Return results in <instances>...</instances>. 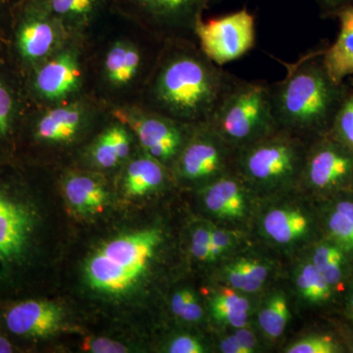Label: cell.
Here are the masks:
<instances>
[{
	"label": "cell",
	"instance_id": "7402d4cb",
	"mask_svg": "<svg viewBox=\"0 0 353 353\" xmlns=\"http://www.w3.org/2000/svg\"><path fill=\"white\" fill-rule=\"evenodd\" d=\"M263 227L272 240L285 245L307 233L308 220L296 209H275L265 216Z\"/></svg>",
	"mask_w": 353,
	"mask_h": 353
},
{
	"label": "cell",
	"instance_id": "8d00e7d4",
	"mask_svg": "<svg viewBox=\"0 0 353 353\" xmlns=\"http://www.w3.org/2000/svg\"><path fill=\"white\" fill-rule=\"evenodd\" d=\"M202 317V308L197 301L196 297L190 290L188 292L185 307L183 309L181 318L188 322L199 321Z\"/></svg>",
	"mask_w": 353,
	"mask_h": 353
},
{
	"label": "cell",
	"instance_id": "cb8c5ba5",
	"mask_svg": "<svg viewBox=\"0 0 353 353\" xmlns=\"http://www.w3.org/2000/svg\"><path fill=\"white\" fill-rule=\"evenodd\" d=\"M268 271L264 265L252 259H241L229 266L227 278L234 289L245 292L259 290L266 281Z\"/></svg>",
	"mask_w": 353,
	"mask_h": 353
},
{
	"label": "cell",
	"instance_id": "ba28073f",
	"mask_svg": "<svg viewBox=\"0 0 353 353\" xmlns=\"http://www.w3.org/2000/svg\"><path fill=\"white\" fill-rule=\"evenodd\" d=\"M117 114L121 120L134 129L146 153L162 164L178 157L185 143L187 128L196 126L180 122L152 109L134 110V112L123 111Z\"/></svg>",
	"mask_w": 353,
	"mask_h": 353
},
{
	"label": "cell",
	"instance_id": "d590c367",
	"mask_svg": "<svg viewBox=\"0 0 353 353\" xmlns=\"http://www.w3.org/2000/svg\"><path fill=\"white\" fill-rule=\"evenodd\" d=\"M12 110V99L6 87L0 83V134H4L8 129Z\"/></svg>",
	"mask_w": 353,
	"mask_h": 353
},
{
	"label": "cell",
	"instance_id": "83f0119b",
	"mask_svg": "<svg viewBox=\"0 0 353 353\" xmlns=\"http://www.w3.org/2000/svg\"><path fill=\"white\" fill-rule=\"evenodd\" d=\"M339 347L334 339L330 336H316L304 339L290 345L289 353H334Z\"/></svg>",
	"mask_w": 353,
	"mask_h": 353
},
{
	"label": "cell",
	"instance_id": "7bdbcfd3",
	"mask_svg": "<svg viewBox=\"0 0 353 353\" xmlns=\"http://www.w3.org/2000/svg\"><path fill=\"white\" fill-rule=\"evenodd\" d=\"M188 292L189 290H182L180 292H176L172 299V311L174 314L181 317L182 315L183 309L185 307V299H187Z\"/></svg>",
	"mask_w": 353,
	"mask_h": 353
},
{
	"label": "cell",
	"instance_id": "836d02e7",
	"mask_svg": "<svg viewBox=\"0 0 353 353\" xmlns=\"http://www.w3.org/2000/svg\"><path fill=\"white\" fill-rule=\"evenodd\" d=\"M168 352L171 353H202L204 347L196 339L181 336L171 341Z\"/></svg>",
	"mask_w": 353,
	"mask_h": 353
},
{
	"label": "cell",
	"instance_id": "5b68a950",
	"mask_svg": "<svg viewBox=\"0 0 353 353\" xmlns=\"http://www.w3.org/2000/svg\"><path fill=\"white\" fill-rule=\"evenodd\" d=\"M238 153L241 173L263 185H277L292 180L303 169L305 159L301 139L280 130Z\"/></svg>",
	"mask_w": 353,
	"mask_h": 353
},
{
	"label": "cell",
	"instance_id": "ac0fdd59",
	"mask_svg": "<svg viewBox=\"0 0 353 353\" xmlns=\"http://www.w3.org/2000/svg\"><path fill=\"white\" fill-rule=\"evenodd\" d=\"M64 192L71 208L81 214L101 213L108 199L104 185L88 175L69 176L65 182Z\"/></svg>",
	"mask_w": 353,
	"mask_h": 353
},
{
	"label": "cell",
	"instance_id": "ab89813d",
	"mask_svg": "<svg viewBox=\"0 0 353 353\" xmlns=\"http://www.w3.org/2000/svg\"><path fill=\"white\" fill-rule=\"evenodd\" d=\"M192 245L211 248L210 227H199L194 230L192 236ZM211 252V250H210Z\"/></svg>",
	"mask_w": 353,
	"mask_h": 353
},
{
	"label": "cell",
	"instance_id": "f546056e",
	"mask_svg": "<svg viewBox=\"0 0 353 353\" xmlns=\"http://www.w3.org/2000/svg\"><path fill=\"white\" fill-rule=\"evenodd\" d=\"M211 308L232 309L248 312L250 303L245 296H240L234 290L224 289L213 297L211 301Z\"/></svg>",
	"mask_w": 353,
	"mask_h": 353
},
{
	"label": "cell",
	"instance_id": "74e56055",
	"mask_svg": "<svg viewBox=\"0 0 353 353\" xmlns=\"http://www.w3.org/2000/svg\"><path fill=\"white\" fill-rule=\"evenodd\" d=\"M343 257H341V259L330 262L328 265H326L324 268L320 270L326 280L328 281L331 287H334V285H338L341 282V276H343Z\"/></svg>",
	"mask_w": 353,
	"mask_h": 353
},
{
	"label": "cell",
	"instance_id": "9a60e30c",
	"mask_svg": "<svg viewBox=\"0 0 353 353\" xmlns=\"http://www.w3.org/2000/svg\"><path fill=\"white\" fill-rule=\"evenodd\" d=\"M340 20V32L336 41L324 50L323 63L330 78L341 83L353 76V6L336 15Z\"/></svg>",
	"mask_w": 353,
	"mask_h": 353
},
{
	"label": "cell",
	"instance_id": "5bb4252c",
	"mask_svg": "<svg viewBox=\"0 0 353 353\" xmlns=\"http://www.w3.org/2000/svg\"><path fill=\"white\" fill-rule=\"evenodd\" d=\"M81 69L74 51L65 50L46 62L36 77L39 94L51 101L64 99L79 90Z\"/></svg>",
	"mask_w": 353,
	"mask_h": 353
},
{
	"label": "cell",
	"instance_id": "7a4b0ae2",
	"mask_svg": "<svg viewBox=\"0 0 353 353\" xmlns=\"http://www.w3.org/2000/svg\"><path fill=\"white\" fill-rule=\"evenodd\" d=\"M324 50L309 51L294 63L282 62L287 74L270 83L272 109L278 130L301 139L319 134L333 125L334 116L347 95L341 83L330 78Z\"/></svg>",
	"mask_w": 353,
	"mask_h": 353
},
{
	"label": "cell",
	"instance_id": "f35d334b",
	"mask_svg": "<svg viewBox=\"0 0 353 353\" xmlns=\"http://www.w3.org/2000/svg\"><path fill=\"white\" fill-rule=\"evenodd\" d=\"M325 15L336 16L341 11L353 6V0H316Z\"/></svg>",
	"mask_w": 353,
	"mask_h": 353
},
{
	"label": "cell",
	"instance_id": "6da1fadb",
	"mask_svg": "<svg viewBox=\"0 0 353 353\" xmlns=\"http://www.w3.org/2000/svg\"><path fill=\"white\" fill-rule=\"evenodd\" d=\"M159 57L152 110L185 124L208 123L236 76L213 63L192 39H167Z\"/></svg>",
	"mask_w": 353,
	"mask_h": 353
},
{
	"label": "cell",
	"instance_id": "2e32d148",
	"mask_svg": "<svg viewBox=\"0 0 353 353\" xmlns=\"http://www.w3.org/2000/svg\"><path fill=\"white\" fill-rule=\"evenodd\" d=\"M245 199V192L240 180L230 174L213 180L204 192L206 208L217 217L224 219L243 217Z\"/></svg>",
	"mask_w": 353,
	"mask_h": 353
},
{
	"label": "cell",
	"instance_id": "484cf974",
	"mask_svg": "<svg viewBox=\"0 0 353 353\" xmlns=\"http://www.w3.org/2000/svg\"><path fill=\"white\" fill-rule=\"evenodd\" d=\"M296 284L304 299L311 303H322L331 296V285L313 263L303 267L297 275Z\"/></svg>",
	"mask_w": 353,
	"mask_h": 353
},
{
	"label": "cell",
	"instance_id": "9c48e42d",
	"mask_svg": "<svg viewBox=\"0 0 353 353\" xmlns=\"http://www.w3.org/2000/svg\"><path fill=\"white\" fill-rule=\"evenodd\" d=\"M192 139L178 155V172L188 181H203L225 175L231 146L208 123L196 125Z\"/></svg>",
	"mask_w": 353,
	"mask_h": 353
},
{
	"label": "cell",
	"instance_id": "8fae6325",
	"mask_svg": "<svg viewBox=\"0 0 353 353\" xmlns=\"http://www.w3.org/2000/svg\"><path fill=\"white\" fill-rule=\"evenodd\" d=\"M31 8L21 26L18 46L23 57L38 61L54 50L61 24L48 12L41 0H34Z\"/></svg>",
	"mask_w": 353,
	"mask_h": 353
},
{
	"label": "cell",
	"instance_id": "ffe728a7",
	"mask_svg": "<svg viewBox=\"0 0 353 353\" xmlns=\"http://www.w3.org/2000/svg\"><path fill=\"white\" fill-rule=\"evenodd\" d=\"M141 51L128 41H117L106 54L104 69L108 81L116 85H124L138 76L141 70Z\"/></svg>",
	"mask_w": 353,
	"mask_h": 353
},
{
	"label": "cell",
	"instance_id": "3957f363",
	"mask_svg": "<svg viewBox=\"0 0 353 353\" xmlns=\"http://www.w3.org/2000/svg\"><path fill=\"white\" fill-rule=\"evenodd\" d=\"M208 124L228 145L239 150L277 131L270 83L236 77Z\"/></svg>",
	"mask_w": 353,
	"mask_h": 353
},
{
	"label": "cell",
	"instance_id": "4dcf8cb0",
	"mask_svg": "<svg viewBox=\"0 0 353 353\" xmlns=\"http://www.w3.org/2000/svg\"><path fill=\"white\" fill-rule=\"evenodd\" d=\"M83 350L94 353H124L127 347L119 341L106 338H92L85 341Z\"/></svg>",
	"mask_w": 353,
	"mask_h": 353
},
{
	"label": "cell",
	"instance_id": "1f68e13d",
	"mask_svg": "<svg viewBox=\"0 0 353 353\" xmlns=\"http://www.w3.org/2000/svg\"><path fill=\"white\" fill-rule=\"evenodd\" d=\"M212 314L218 322L229 325L234 328H243L248 321V312L246 311L231 310V309H211Z\"/></svg>",
	"mask_w": 353,
	"mask_h": 353
},
{
	"label": "cell",
	"instance_id": "52a82bcc",
	"mask_svg": "<svg viewBox=\"0 0 353 353\" xmlns=\"http://www.w3.org/2000/svg\"><path fill=\"white\" fill-rule=\"evenodd\" d=\"M194 37L204 55L222 67L254 48V16L245 7L214 19L202 18L197 22Z\"/></svg>",
	"mask_w": 353,
	"mask_h": 353
},
{
	"label": "cell",
	"instance_id": "8992f818",
	"mask_svg": "<svg viewBox=\"0 0 353 353\" xmlns=\"http://www.w3.org/2000/svg\"><path fill=\"white\" fill-rule=\"evenodd\" d=\"M220 0H113L116 8L145 26L163 41L196 39L194 29L204 11Z\"/></svg>",
	"mask_w": 353,
	"mask_h": 353
},
{
	"label": "cell",
	"instance_id": "60d3db41",
	"mask_svg": "<svg viewBox=\"0 0 353 353\" xmlns=\"http://www.w3.org/2000/svg\"><path fill=\"white\" fill-rule=\"evenodd\" d=\"M221 352L224 353H250L241 345L236 336H230L221 341Z\"/></svg>",
	"mask_w": 353,
	"mask_h": 353
},
{
	"label": "cell",
	"instance_id": "7c38bea8",
	"mask_svg": "<svg viewBox=\"0 0 353 353\" xmlns=\"http://www.w3.org/2000/svg\"><path fill=\"white\" fill-rule=\"evenodd\" d=\"M32 226L29 210L0 194V270L22 255Z\"/></svg>",
	"mask_w": 353,
	"mask_h": 353
},
{
	"label": "cell",
	"instance_id": "30bf717a",
	"mask_svg": "<svg viewBox=\"0 0 353 353\" xmlns=\"http://www.w3.org/2000/svg\"><path fill=\"white\" fill-rule=\"evenodd\" d=\"M321 141L304 159L303 170L312 187L330 189L347 181L352 174L353 157L345 145Z\"/></svg>",
	"mask_w": 353,
	"mask_h": 353
},
{
	"label": "cell",
	"instance_id": "d6a6232c",
	"mask_svg": "<svg viewBox=\"0 0 353 353\" xmlns=\"http://www.w3.org/2000/svg\"><path fill=\"white\" fill-rule=\"evenodd\" d=\"M211 232V257L217 259L223 252H226L233 245L234 238L230 232L210 227Z\"/></svg>",
	"mask_w": 353,
	"mask_h": 353
},
{
	"label": "cell",
	"instance_id": "ee69618b",
	"mask_svg": "<svg viewBox=\"0 0 353 353\" xmlns=\"http://www.w3.org/2000/svg\"><path fill=\"white\" fill-rule=\"evenodd\" d=\"M336 210L341 212V214L345 216L348 220L352 221L353 223V202L350 201H343L338 203L336 206Z\"/></svg>",
	"mask_w": 353,
	"mask_h": 353
},
{
	"label": "cell",
	"instance_id": "44dd1931",
	"mask_svg": "<svg viewBox=\"0 0 353 353\" xmlns=\"http://www.w3.org/2000/svg\"><path fill=\"white\" fill-rule=\"evenodd\" d=\"M48 12L62 26L85 25L106 7H112L113 0H41Z\"/></svg>",
	"mask_w": 353,
	"mask_h": 353
},
{
	"label": "cell",
	"instance_id": "277c9868",
	"mask_svg": "<svg viewBox=\"0 0 353 353\" xmlns=\"http://www.w3.org/2000/svg\"><path fill=\"white\" fill-rule=\"evenodd\" d=\"M160 241L159 230L146 229L108 241L88 261V284L104 294H124L145 273Z\"/></svg>",
	"mask_w": 353,
	"mask_h": 353
},
{
	"label": "cell",
	"instance_id": "f6af8a7d",
	"mask_svg": "<svg viewBox=\"0 0 353 353\" xmlns=\"http://www.w3.org/2000/svg\"><path fill=\"white\" fill-rule=\"evenodd\" d=\"M12 352V347L6 339L0 336V353Z\"/></svg>",
	"mask_w": 353,
	"mask_h": 353
},
{
	"label": "cell",
	"instance_id": "603a6c76",
	"mask_svg": "<svg viewBox=\"0 0 353 353\" xmlns=\"http://www.w3.org/2000/svg\"><path fill=\"white\" fill-rule=\"evenodd\" d=\"M131 148L129 132L122 125L109 127L95 141L92 159L102 168H112L128 157Z\"/></svg>",
	"mask_w": 353,
	"mask_h": 353
},
{
	"label": "cell",
	"instance_id": "e575fe53",
	"mask_svg": "<svg viewBox=\"0 0 353 353\" xmlns=\"http://www.w3.org/2000/svg\"><path fill=\"white\" fill-rule=\"evenodd\" d=\"M343 257V252L340 248L336 246L324 245L319 246L315 252L314 257H313V264L317 267L319 270L324 268L330 262L338 259Z\"/></svg>",
	"mask_w": 353,
	"mask_h": 353
},
{
	"label": "cell",
	"instance_id": "f1b7e54d",
	"mask_svg": "<svg viewBox=\"0 0 353 353\" xmlns=\"http://www.w3.org/2000/svg\"><path fill=\"white\" fill-rule=\"evenodd\" d=\"M328 227L332 236L341 243L343 248L353 252V223L338 210H334L330 215Z\"/></svg>",
	"mask_w": 353,
	"mask_h": 353
},
{
	"label": "cell",
	"instance_id": "d6986e66",
	"mask_svg": "<svg viewBox=\"0 0 353 353\" xmlns=\"http://www.w3.org/2000/svg\"><path fill=\"white\" fill-rule=\"evenodd\" d=\"M166 173L163 164L150 155L137 158L128 166L125 190L131 196H143L163 185Z\"/></svg>",
	"mask_w": 353,
	"mask_h": 353
},
{
	"label": "cell",
	"instance_id": "d4e9b609",
	"mask_svg": "<svg viewBox=\"0 0 353 353\" xmlns=\"http://www.w3.org/2000/svg\"><path fill=\"white\" fill-rule=\"evenodd\" d=\"M290 310L284 294H276L265 304L259 315L260 327L267 336L277 339L284 333Z\"/></svg>",
	"mask_w": 353,
	"mask_h": 353
},
{
	"label": "cell",
	"instance_id": "e0dca14e",
	"mask_svg": "<svg viewBox=\"0 0 353 353\" xmlns=\"http://www.w3.org/2000/svg\"><path fill=\"white\" fill-rule=\"evenodd\" d=\"M85 110L78 103L48 111L37 126V136L50 143H65L78 134L85 122Z\"/></svg>",
	"mask_w": 353,
	"mask_h": 353
},
{
	"label": "cell",
	"instance_id": "4fadbf2b",
	"mask_svg": "<svg viewBox=\"0 0 353 353\" xmlns=\"http://www.w3.org/2000/svg\"><path fill=\"white\" fill-rule=\"evenodd\" d=\"M63 321L61 309L41 301L17 304L6 315L7 328L18 336L46 338L57 333Z\"/></svg>",
	"mask_w": 353,
	"mask_h": 353
},
{
	"label": "cell",
	"instance_id": "b9f144b4",
	"mask_svg": "<svg viewBox=\"0 0 353 353\" xmlns=\"http://www.w3.org/2000/svg\"><path fill=\"white\" fill-rule=\"evenodd\" d=\"M234 336L238 338L241 345H243L245 350H248V352L250 353L253 352L255 345H256V340H255L254 334H253L252 332L248 331V330L245 329V327H243V328H239Z\"/></svg>",
	"mask_w": 353,
	"mask_h": 353
},
{
	"label": "cell",
	"instance_id": "4316f807",
	"mask_svg": "<svg viewBox=\"0 0 353 353\" xmlns=\"http://www.w3.org/2000/svg\"><path fill=\"white\" fill-rule=\"evenodd\" d=\"M331 130L340 143L353 152V94L341 102Z\"/></svg>",
	"mask_w": 353,
	"mask_h": 353
}]
</instances>
